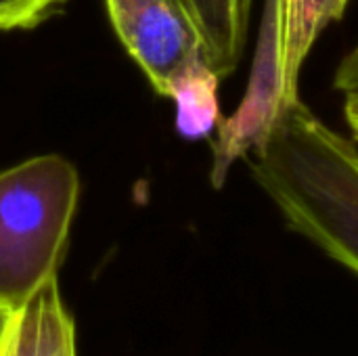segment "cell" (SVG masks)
Segmentation results:
<instances>
[{"instance_id":"6da1fadb","label":"cell","mask_w":358,"mask_h":356,"mask_svg":"<svg viewBox=\"0 0 358 356\" xmlns=\"http://www.w3.org/2000/svg\"><path fill=\"white\" fill-rule=\"evenodd\" d=\"M250 170L289 231L358 277V145L302 101L252 149Z\"/></svg>"},{"instance_id":"7a4b0ae2","label":"cell","mask_w":358,"mask_h":356,"mask_svg":"<svg viewBox=\"0 0 358 356\" xmlns=\"http://www.w3.org/2000/svg\"><path fill=\"white\" fill-rule=\"evenodd\" d=\"M348 4L350 0H264L245 92L214 132L210 168L214 189H222L231 168L302 101L304 63L321 34L344 17Z\"/></svg>"},{"instance_id":"3957f363","label":"cell","mask_w":358,"mask_h":356,"mask_svg":"<svg viewBox=\"0 0 358 356\" xmlns=\"http://www.w3.org/2000/svg\"><path fill=\"white\" fill-rule=\"evenodd\" d=\"M80 191L76 166L57 153L0 170V306L19 308L57 277Z\"/></svg>"},{"instance_id":"277c9868","label":"cell","mask_w":358,"mask_h":356,"mask_svg":"<svg viewBox=\"0 0 358 356\" xmlns=\"http://www.w3.org/2000/svg\"><path fill=\"white\" fill-rule=\"evenodd\" d=\"M111 25L162 97L174 73L203 55L189 0H105Z\"/></svg>"},{"instance_id":"5b68a950","label":"cell","mask_w":358,"mask_h":356,"mask_svg":"<svg viewBox=\"0 0 358 356\" xmlns=\"http://www.w3.org/2000/svg\"><path fill=\"white\" fill-rule=\"evenodd\" d=\"M0 356H78L73 319L57 277L13 311Z\"/></svg>"},{"instance_id":"8992f818","label":"cell","mask_w":358,"mask_h":356,"mask_svg":"<svg viewBox=\"0 0 358 356\" xmlns=\"http://www.w3.org/2000/svg\"><path fill=\"white\" fill-rule=\"evenodd\" d=\"M254 0H189L203 57L220 76H231L245 52Z\"/></svg>"},{"instance_id":"52a82bcc","label":"cell","mask_w":358,"mask_h":356,"mask_svg":"<svg viewBox=\"0 0 358 356\" xmlns=\"http://www.w3.org/2000/svg\"><path fill=\"white\" fill-rule=\"evenodd\" d=\"M220 76L203 55L187 61L170 80L166 97L176 105V130L187 141H201L216 132L222 122L218 86Z\"/></svg>"},{"instance_id":"ba28073f","label":"cell","mask_w":358,"mask_h":356,"mask_svg":"<svg viewBox=\"0 0 358 356\" xmlns=\"http://www.w3.org/2000/svg\"><path fill=\"white\" fill-rule=\"evenodd\" d=\"M65 0H0V29L34 27Z\"/></svg>"},{"instance_id":"9c48e42d","label":"cell","mask_w":358,"mask_h":356,"mask_svg":"<svg viewBox=\"0 0 358 356\" xmlns=\"http://www.w3.org/2000/svg\"><path fill=\"white\" fill-rule=\"evenodd\" d=\"M334 88L344 94L358 88V44L340 61L334 76Z\"/></svg>"},{"instance_id":"30bf717a","label":"cell","mask_w":358,"mask_h":356,"mask_svg":"<svg viewBox=\"0 0 358 356\" xmlns=\"http://www.w3.org/2000/svg\"><path fill=\"white\" fill-rule=\"evenodd\" d=\"M344 118L352 132V138L358 145V88L344 94Z\"/></svg>"},{"instance_id":"8fae6325","label":"cell","mask_w":358,"mask_h":356,"mask_svg":"<svg viewBox=\"0 0 358 356\" xmlns=\"http://www.w3.org/2000/svg\"><path fill=\"white\" fill-rule=\"evenodd\" d=\"M10 315H13V308L0 306V348H2V342H4L6 329H8V321H10Z\"/></svg>"}]
</instances>
